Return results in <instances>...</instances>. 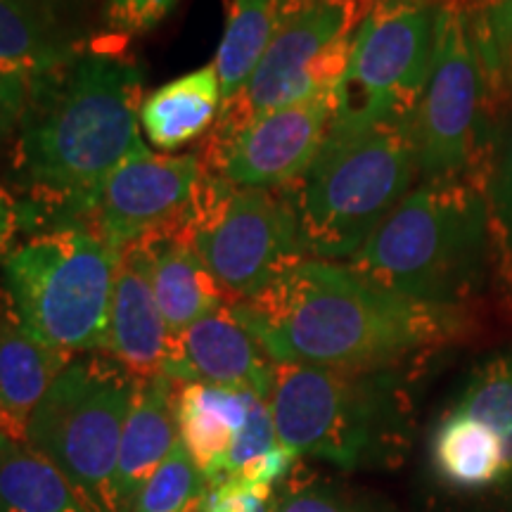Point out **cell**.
<instances>
[{
    "instance_id": "cell-1",
    "label": "cell",
    "mask_w": 512,
    "mask_h": 512,
    "mask_svg": "<svg viewBox=\"0 0 512 512\" xmlns=\"http://www.w3.org/2000/svg\"><path fill=\"white\" fill-rule=\"evenodd\" d=\"M143 100V69L105 38L31 76L27 110L8 147L19 230L72 226L81 202L143 145Z\"/></svg>"
},
{
    "instance_id": "cell-2",
    "label": "cell",
    "mask_w": 512,
    "mask_h": 512,
    "mask_svg": "<svg viewBox=\"0 0 512 512\" xmlns=\"http://www.w3.org/2000/svg\"><path fill=\"white\" fill-rule=\"evenodd\" d=\"M275 363L394 368L432 354L460 332L463 313L370 283L349 264L304 259L245 302H230Z\"/></svg>"
},
{
    "instance_id": "cell-3",
    "label": "cell",
    "mask_w": 512,
    "mask_h": 512,
    "mask_svg": "<svg viewBox=\"0 0 512 512\" xmlns=\"http://www.w3.org/2000/svg\"><path fill=\"white\" fill-rule=\"evenodd\" d=\"M347 264L384 290L463 313L494 275L482 178L420 183Z\"/></svg>"
},
{
    "instance_id": "cell-4",
    "label": "cell",
    "mask_w": 512,
    "mask_h": 512,
    "mask_svg": "<svg viewBox=\"0 0 512 512\" xmlns=\"http://www.w3.org/2000/svg\"><path fill=\"white\" fill-rule=\"evenodd\" d=\"M268 406L294 458L339 470L396 465L411 444V370L275 363Z\"/></svg>"
},
{
    "instance_id": "cell-5",
    "label": "cell",
    "mask_w": 512,
    "mask_h": 512,
    "mask_svg": "<svg viewBox=\"0 0 512 512\" xmlns=\"http://www.w3.org/2000/svg\"><path fill=\"white\" fill-rule=\"evenodd\" d=\"M411 126L328 131L287 195L311 259H351L418 181Z\"/></svg>"
},
{
    "instance_id": "cell-6",
    "label": "cell",
    "mask_w": 512,
    "mask_h": 512,
    "mask_svg": "<svg viewBox=\"0 0 512 512\" xmlns=\"http://www.w3.org/2000/svg\"><path fill=\"white\" fill-rule=\"evenodd\" d=\"M117 249L81 228L27 235L3 256V285L31 335L62 354L107 349Z\"/></svg>"
},
{
    "instance_id": "cell-7",
    "label": "cell",
    "mask_w": 512,
    "mask_h": 512,
    "mask_svg": "<svg viewBox=\"0 0 512 512\" xmlns=\"http://www.w3.org/2000/svg\"><path fill=\"white\" fill-rule=\"evenodd\" d=\"M138 377L105 351L79 354L57 375L27 425V439L98 512L117 467Z\"/></svg>"
},
{
    "instance_id": "cell-8",
    "label": "cell",
    "mask_w": 512,
    "mask_h": 512,
    "mask_svg": "<svg viewBox=\"0 0 512 512\" xmlns=\"http://www.w3.org/2000/svg\"><path fill=\"white\" fill-rule=\"evenodd\" d=\"M185 233L230 302L256 297L299 261L311 259L285 188H240L207 171Z\"/></svg>"
},
{
    "instance_id": "cell-9",
    "label": "cell",
    "mask_w": 512,
    "mask_h": 512,
    "mask_svg": "<svg viewBox=\"0 0 512 512\" xmlns=\"http://www.w3.org/2000/svg\"><path fill=\"white\" fill-rule=\"evenodd\" d=\"M441 5L382 0L358 24L330 131L411 126L430 79Z\"/></svg>"
},
{
    "instance_id": "cell-10",
    "label": "cell",
    "mask_w": 512,
    "mask_h": 512,
    "mask_svg": "<svg viewBox=\"0 0 512 512\" xmlns=\"http://www.w3.org/2000/svg\"><path fill=\"white\" fill-rule=\"evenodd\" d=\"M494 93L479 55L472 10L441 5L430 79L413 114L420 181L482 178Z\"/></svg>"
},
{
    "instance_id": "cell-11",
    "label": "cell",
    "mask_w": 512,
    "mask_h": 512,
    "mask_svg": "<svg viewBox=\"0 0 512 512\" xmlns=\"http://www.w3.org/2000/svg\"><path fill=\"white\" fill-rule=\"evenodd\" d=\"M368 12L354 0H290L252 76L235 98L223 102L209 133H228L259 114L335 93Z\"/></svg>"
},
{
    "instance_id": "cell-12",
    "label": "cell",
    "mask_w": 512,
    "mask_h": 512,
    "mask_svg": "<svg viewBox=\"0 0 512 512\" xmlns=\"http://www.w3.org/2000/svg\"><path fill=\"white\" fill-rule=\"evenodd\" d=\"M202 176L197 152L169 157L143 143L81 202L69 228L88 230L121 252L188 219Z\"/></svg>"
},
{
    "instance_id": "cell-13",
    "label": "cell",
    "mask_w": 512,
    "mask_h": 512,
    "mask_svg": "<svg viewBox=\"0 0 512 512\" xmlns=\"http://www.w3.org/2000/svg\"><path fill=\"white\" fill-rule=\"evenodd\" d=\"M176 425L209 484L256 486L283 448L268 401L247 389L176 382Z\"/></svg>"
},
{
    "instance_id": "cell-14",
    "label": "cell",
    "mask_w": 512,
    "mask_h": 512,
    "mask_svg": "<svg viewBox=\"0 0 512 512\" xmlns=\"http://www.w3.org/2000/svg\"><path fill=\"white\" fill-rule=\"evenodd\" d=\"M335 93L245 121L228 133L204 136V171L240 188H290L306 174L328 138Z\"/></svg>"
},
{
    "instance_id": "cell-15",
    "label": "cell",
    "mask_w": 512,
    "mask_h": 512,
    "mask_svg": "<svg viewBox=\"0 0 512 512\" xmlns=\"http://www.w3.org/2000/svg\"><path fill=\"white\" fill-rule=\"evenodd\" d=\"M162 373L176 382L247 389L268 401L275 361L226 304L171 337Z\"/></svg>"
},
{
    "instance_id": "cell-16",
    "label": "cell",
    "mask_w": 512,
    "mask_h": 512,
    "mask_svg": "<svg viewBox=\"0 0 512 512\" xmlns=\"http://www.w3.org/2000/svg\"><path fill=\"white\" fill-rule=\"evenodd\" d=\"M91 43L83 0H0V67L36 76Z\"/></svg>"
},
{
    "instance_id": "cell-17",
    "label": "cell",
    "mask_w": 512,
    "mask_h": 512,
    "mask_svg": "<svg viewBox=\"0 0 512 512\" xmlns=\"http://www.w3.org/2000/svg\"><path fill=\"white\" fill-rule=\"evenodd\" d=\"M178 441L176 380L159 373L138 380L107 491V512H131L147 479Z\"/></svg>"
},
{
    "instance_id": "cell-18",
    "label": "cell",
    "mask_w": 512,
    "mask_h": 512,
    "mask_svg": "<svg viewBox=\"0 0 512 512\" xmlns=\"http://www.w3.org/2000/svg\"><path fill=\"white\" fill-rule=\"evenodd\" d=\"M169 342L171 332L152 294L143 254L138 245H128L119 254L105 354L133 377L147 380L164 370Z\"/></svg>"
},
{
    "instance_id": "cell-19",
    "label": "cell",
    "mask_w": 512,
    "mask_h": 512,
    "mask_svg": "<svg viewBox=\"0 0 512 512\" xmlns=\"http://www.w3.org/2000/svg\"><path fill=\"white\" fill-rule=\"evenodd\" d=\"M143 254L147 278L171 337L230 304L226 290L190 245L185 221L133 242Z\"/></svg>"
},
{
    "instance_id": "cell-20",
    "label": "cell",
    "mask_w": 512,
    "mask_h": 512,
    "mask_svg": "<svg viewBox=\"0 0 512 512\" xmlns=\"http://www.w3.org/2000/svg\"><path fill=\"white\" fill-rule=\"evenodd\" d=\"M72 358L31 335L0 290V432L27 437L31 415Z\"/></svg>"
},
{
    "instance_id": "cell-21",
    "label": "cell",
    "mask_w": 512,
    "mask_h": 512,
    "mask_svg": "<svg viewBox=\"0 0 512 512\" xmlns=\"http://www.w3.org/2000/svg\"><path fill=\"white\" fill-rule=\"evenodd\" d=\"M221 110V79L211 62L147 95L140 107V128L150 145L171 152L207 136Z\"/></svg>"
},
{
    "instance_id": "cell-22",
    "label": "cell",
    "mask_w": 512,
    "mask_h": 512,
    "mask_svg": "<svg viewBox=\"0 0 512 512\" xmlns=\"http://www.w3.org/2000/svg\"><path fill=\"white\" fill-rule=\"evenodd\" d=\"M430 453L437 477L458 491H486L510 482L501 441L482 420L456 406L434 427Z\"/></svg>"
},
{
    "instance_id": "cell-23",
    "label": "cell",
    "mask_w": 512,
    "mask_h": 512,
    "mask_svg": "<svg viewBox=\"0 0 512 512\" xmlns=\"http://www.w3.org/2000/svg\"><path fill=\"white\" fill-rule=\"evenodd\" d=\"M0 512H98L29 441L0 432Z\"/></svg>"
},
{
    "instance_id": "cell-24",
    "label": "cell",
    "mask_w": 512,
    "mask_h": 512,
    "mask_svg": "<svg viewBox=\"0 0 512 512\" xmlns=\"http://www.w3.org/2000/svg\"><path fill=\"white\" fill-rule=\"evenodd\" d=\"M482 185L494 247V278L512 302V86L498 95L494 105Z\"/></svg>"
},
{
    "instance_id": "cell-25",
    "label": "cell",
    "mask_w": 512,
    "mask_h": 512,
    "mask_svg": "<svg viewBox=\"0 0 512 512\" xmlns=\"http://www.w3.org/2000/svg\"><path fill=\"white\" fill-rule=\"evenodd\" d=\"M290 0H226V27L214 57L223 102L242 91L283 22Z\"/></svg>"
},
{
    "instance_id": "cell-26",
    "label": "cell",
    "mask_w": 512,
    "mask_h": 512,
    "mask_svg": "<svg viewBox=\"0 0 512 512\" xmlns=\"http://www.w3.org/2000/svg\"><path fill=\"white\" fill-rule=\"evenodd\" d=\"M273 512H394V508L342 479L294 465L275 486Z\"/></svg>"
},
{
    "instance_id": "cell-27",
    "label": "cell",
    "mask_w": 512,
    "mask_h": 512,
    "mask_svg": "<svg viewBox=\"0 0 512 512\" xmlns=\"http://www.w3.org/2000/svg\"><path fill=\"white\" fill-rule=\"evenodd\" d=\"M453 406L475 415L496 434L512 482V351L484 361L470 375Z\"/></svg>"
},
{
    "instance_id": "cell-28",
    "label": "cell",
    "mask_w": 512,
    "mask_h": 512,
    "mask_svg": "<svg viewBox=\"0 0 512 512\" xmlns=\"http://www.w3.org/2000/svg\"><path fill=\"white\" fill-rule=\"evenodd\" d=\"M207 489V477L178 439L155 475L140 489L131 512H195Z\"/></svg>"
},
{
    "instance_id": "cell-29",
    "label": "cell",
    "mask_w": 512,
    "mask_h": 512,
    "mask_svg": "<svg viewBox=\"0 0 512 512\" xmlns=\"http://www.w3.org/2000/svg\"><path fill=\"white\" fill-rule=\"evenodd\" d=\"M472 24L494 105L512 86V0H496L472 10Z\"/></svg>"
},
{
    "instance_id": "cell-30",
    "label": "cell",
    "mask_w": 512,
    "mask_h": 512,
    "mask_svg": "<svg viewBox=\"0 0 512 512\" xmlns=\"http://www.w3.org/2000/svg\"><path fill=\"white\" fill-rule=\"evenodd\" d=\"M178 0H105L102 8V27L105 41L126 48L133 38L150 34L162 24Z\"/></svg>"
},
{
    "instance_id": "cell-31",
    "label": "cell",
    "mask_w": 512,
    "mask_h": 512,
    "mask_svg": "<svg viewBox=\"0 0 512 512\" xmlns=\"http://www.w3.org/2000/svg\"><path fill=\"white\" fill-rule=\"evenodd\" d=\"M273 491L240 482L209 484L195 512H273Z\"/></svg>"
},
{
    "instance_id": "cell-32",
    "label": "cell",
    "mask_w": 512,
    "mask_h": 512,
    "mask_svg": "<svg viewBox=\"0 0 512 512\" xmlns=\"http://www.w3.org/2000/svg\"><path fill=\"white\" fill-rule=\"evenodd\" d=\"M31 76L0 67V150L10 147L27 110Z\"/></svg>"
},
{
    "instance_id": "cell-33",
    "label": "cell",
    "mask_w": 512,
    "mask_h": 512,
    "mask_svg": "<svg viewBox=\"0 0 512 512\" xmlns=\"http://www.w3.org/2000/svg\"><path fill=\"white\" fill-rule=\"evenodd\" d=\"M17 207L10 190L0 183V259L12 249V240L17 235Z\"/></svg>"
},
{
    "instance_id": "cell-34",
    "label": "cell",
    "mask_w": 512,
    "mask_h": 512,
    "mask_svg": "<svg viewBox=\"0 0 512 512\" xmlns=\"http://www.w3.org/2000/svg\"><path fill=\"white\" fill-rule=\"evenodd\" d=\"M430 3L458 5V8H465V10H477V8H484V5H489V3H496V0H430Z\"/></svg>"
},
{
    "instance_id": "cell-35",
    "label": "cell",
    "mask_w": 512,
    "mask_h": 512,
    "mask_svg": "<svg viewBox=\"0 0 512 512\" xmlns=\"http://www.w3.org/2000/svg\"><path fill=\"white\" fill-rule=\"evenodd\" d=\"M354 3H363V5H366V8H373L375 0H354Z\"/></svg>"
},
{
    "instance_id": "cell-36",
    "label": "cell",
    "mask_w": 512,
    "mask_h": 512,
    "mask_svg": "<svg viewBox=\"0 0 512 512\" xmlns=\"http://www.w3.org/2000/svg\"><path fill=\"white\" fill-rule=\"evenodd\" d=\"M375 3H382V0H375Z\"/></svg>"
}]
</instances>
